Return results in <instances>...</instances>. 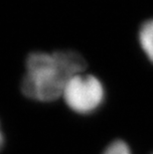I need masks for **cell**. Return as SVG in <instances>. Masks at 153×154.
Masks as SVG:
<instances>
[{"instance_id":"6da1fadb","label":"cell","mask_w":153,"mask_h":154,"mask_svg":"<svg viewBox=\"0 0 153 154\" xmlns=\"http://www.w3.org/2000/svg\"><path fill=\"white\" fill-rule=\"evenodd\" d=\"M87 67L82 55L73 50L33 52L26 60L21 91L30 100L50 103L62 97L67 83Z\"/></svg>"},{"instance_id":"7a4b0ae2","label":"cell","mask_w":153,"mask_h":154,"mask_svg":"<svg viewBox=\"0 0 153 154\" xmlns=\"http://www.w3.org/2000/svg\"><path fill=\"white\" fill-rule=\"evenodd\" d=\"M62 97L71 110L87 116L102 107L106 100V90L99 78L82 73L68 82Z\"/></svg>"},{"instance_id":"3957f363","label":"cell","mask_w":153,"mask_h":154,"mask_svg":"<svg viewBox=\"0 0 153 154\" xmlns=\"http://www.w3.org/2000/svg\"><path fill=\"white\" fill-rule=\"evenodd\" d=\"M139 44L140 47L148 58L153 63V19L145 21L139 29Z\"/></svg>"},{"instance_id":"277c9868","label":"cell","mask_w":153,"mask_h":154,"mask_svg":"<svg viewBox=\"0 0 153 154\" xmlns=\"http://www.w3.org/2000/svg\"><path fill=\"white\" fill-rule=\"evenodd\" d=\"M103 154H132V152L127 143L118 139L110 142L103 150Z\"/></svg>"},{"instance_id":"5b68a950","label":"cell","mask_w":153,"mask_h":154,"mask_svg":"<svg viewBox=\"0 0 153 154\" xmlns=\"http://www.w3.org/2000/svg\"><path fill=\"white\" fill-rule=\"evenodd\" d=\"M5 142V138H4V133H3L2 127H1V123H0V150L3 148V145H4Z\"/></svg>"}]
</instances>
